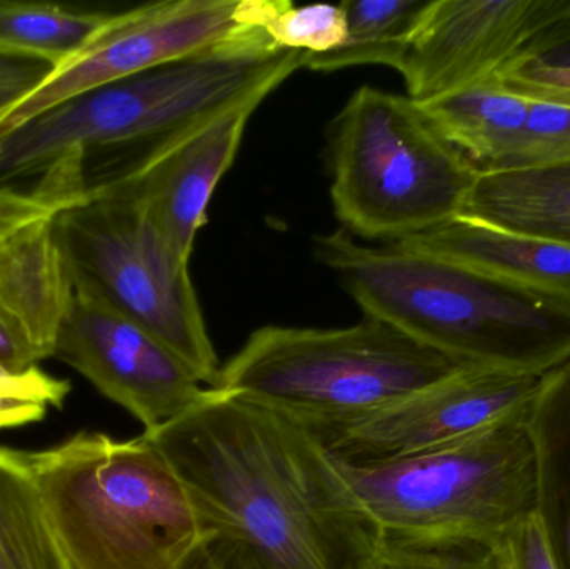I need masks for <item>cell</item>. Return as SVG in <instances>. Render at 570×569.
Returning <instances> with one entry per match:
<instances>
[{
    "instance_id": "1",
    "label": "cell",
    "mask_w": 570,
    "mask_h": 569,
    "mask_svg": "<svg viewBox=\"0 0 570 569\" xmlns=\"http://www.w3.org/2000/svg\"><path fill=\"white\" fill-rule=\"evenodd\" d=\"M144 436L249 569H365L381 543L321 438L283 414L209 387Z\"/></svg>"
},
{
    "instance_id": "10",
    "label": "cell",
    "mask_w": 570,
    "mask_h": 569,
    "mask_svg": "<svg viewBox=\"0 0 570 569\" xmlns=\"http://www.w3.org/2000/svg\"><path fill=\"white\" fill-rule=\"evenodd\" d=\"M237 7L239 0H166L112 13L72 60L0 120V139L77 94L230 39L244 27Z\"/></svg>"
},
{
    "instance_id": "5",
    "label": "cell",
    "mask_w": 570,
    "mask_h": 569,
    "mask_svg": "<svg viewBox=\"0 0 570 569\" xmlns=\"http://www.w3.org/2000/svg\"><path fill=\"white\" fill-rule=\"evenodd\" d=\"M472 366L364 316L342 330L261 327L220 367L216 390L324 438Z\"/></svg>"
},
{
    "instance_id": "27",
    "label": "cell",
    "mask_w": 570,
    "mask_h": 569,
    "mask_svg": "<svg viewBox=\"0 0 570 569\" xmlns=\"http://www.w3.org/2000/svg\"><path fill=\"white\" fill-rule=\"evenodd\" d=\"M491 550L498 569H559L535 513L505 531Z\"/></svg>"
},
{
    "instance_id": "16",
    "label": "cell",
    "mask_w": 570,
    "mask_h": 569,
    "mask_svg": "<svg viewBox=\"0 0 570 569\" xmlns=\"http://www.w3.org/2000/svg\"><path fill=\"white\" fill-rule=\"evenodd\" d=\"M535 451V517L559 569H570V361L546 374L528 414Z\"/></svg>"
},
{
    "instance_id": "17",
    "label": "cell",
    "mask_w": 570,
    "mask_h": 569,
    "mask_svg": "<svg viewBox=\"0 0 570 569\" xmlns=\"http://www.w3.org/2000/svg\"><path fill=\"white\" fill-rule=\"evenodd\" d=\"M438 133L461 150L479 173H494L521 143L529 99L494 79L472 84L419 104Z\"/></svg>"
},
{
    "instance_id": "15",
    "label": "cell",
    "mask_w": 570,
    "mask_h": 569,
    "mask_svg": "<svg viewBox=\"0 0 570 569\" xmlns=\"http://www.w3.org/2000/svg\"><path fill=\"white\" fill-rule=\"evenodd\" d=\"M402 246L570 304V244L458 216Z\"/></svg>"
},
{
    "instance_id": "30",
    "label": "cell",
    "mask_w": 570,
    "mask_h": 569,
    "mask_svg": "<svg viewBox=\"0 0 570 569\" xmlns=\"http://www.w3.org/2000/svg\"><path fill=\"white\" fill-rule=\"evenodd\" d=\"M518 59L532 60L539 66L570 69V7L554 22L544 27Z\"/></svg>"
},
{
    "instance_id": "29",
    "label": "cell",
    "mask_w": 570,
    "mask_h": 569,
    "mask_svg": "<svg viewBox=\"0 0 570 569\" xmlns=\"http://www.w3.org/2000/svg\"><path fill=\"white\" fill-rule=\"evenodd\" d=\"M63 209L39 193L20 194L9 187H0V244L17 230L36 220L46 219Z\"/></svg>"
},
{
    "instance_id": "9",
    "label": "cell",
    "mask_w": 570,
    "mask_h": 569,
    "mask_svg": "<svg viewBox=\"0 0 570 569\" xmlns=\"http://www.w3.org/2000/svg\"><path fill=\"white\" fill-rule=\"evenodd\" d=\"M72 276V301L52 357L132 414L144 431L166 426L196 406L209 390L196 371L82 277Z\"/></svg>"
},
{
    "instance_id": "6",
    "label": "cell",
    "mask_w": 570,
    "mask_h": 569,
    "mask_svg": "<svg viewBox=\"0 0 570 569\" xmlns=\"http://www.w3.org/2000/svg\"><path fill=\"white\" fill-rule=\"evenodd\" d=\"M529 410L412 457L375 463L331 457L381 538L492 547L535 511Z\"/></svg>"
},
{
    "instance_id": "7",
    "label": "cell",
    "mask_w": 570,
    "mask_h": 569,
    "mask_svg": "<svg viewBox=\"0 0 570 569\" xmlns=\"http://www.w3.org/2000/svg\"><path fill=\"white\" fill-rule=\"evenodd\" d=\"M331 197L347 233L401 243L461 216L478 167L409 96L362 86L328 130Z\"/></svg>"
},
{
    "instance_id": "25",
    "label": "cell",
    "mask_w": 570,
    "mask_h": 569,
    "mask_svg": "<svg viewBox=\"0 0 570 569\" xmlns=\"http://www.w3.org/2000/svg\"><path fill=\"white\" fill-rule=\"evenodd\" d=\"M70 393L69 381L39 370L0 377V430L39 423L50 408H60Z\"/></svg>"
},
{
    "instance_id": "28",
    "label": "cell",
    "mask_w": 570,
    "mask_h": 569,
    "mask_svg": "<svg viewBox=\"0 0 570 569\" xmlns=\"http://www.w3.org/2000/svg\"><path fill=\"white\" fill-rule=\"evenodd\" d=\"M56 69L49 60L0 52V120L39 89Z\"/></svg>"
},
{
    "instance_id": "21",
    "label": "cell",
    "mask_w": 570,
    "mask_h": 569,
    "mask_svg": "<svg viewBox=\"0 0 570 569\" xmlns=\"http://www.w3.org/2000/svg\"><path fill=\"white\" fill-rule=\"evenodd\" d=\"M110 19L112 13L82 12L57 3L0 0V52L49 60L59 69Z\"/></svg>"
},
{
    "instance_id": "8",
    "label": "cell",
    "mask_w": 570,
    "mask_h": 569,
    "mask_svg": "<svg viewBox=\"0 0 570 569\" xmlns=\"http://www.w3.org/2000/svg\"><path fill=\"white\" fill-rule=\"evenodd\" d=\"M53 229L76 276L159 337L216 390L223 366L207 333L189 261L166 243L139 207L86 189L82 199L53 216Z\"/></svg>"
},
{
    "instance_id": "31",
    "label": "cell",
    "mask_w": 570,
    "mask_h": 569,
    "mask_svg": "<svg viewBox=\"0 0 570 569\" xmlns=\"http://www.w3.org/2000/svg\"><path fill=\"white\" fill-rule=\"evenodd\" d=\"M179 569H249L229 545L210 537L204 541Z\"/></svg>"
},
{
    "instance_id": "14",
    "label": "cell",
    "mask_w": 570,
    "mask_h": 569,
    "mask_svg": "<svg viewBox=\"0 0 570 569\" xmlns=\"http://www.w3.org/2000/svg\"><path fill=\"white\" fill-rule=\"evenodd\" d=\"M53 216L0 244V364L13 374L52 357L72 301V269L57 241Z\"/></svg>"
},
{
    "instance_id": "24",
    "label": "cell",
    "mask_w": 570,
    "mask_h": 569,
    "mask_svg": "<svg viewBox=\"0 0 570 569\" xmlns=\"http://www.w3.org/2000/svg\"><path fill=\"white\" fill-rule=\"evenodd\" d=\"M365 569H498L491 547L472 541H394L381 538Z\"/></svg>"
},
{
    "instance_id": "4",
    "label": "cell",
    "mask_w": 570,
    "mask_h": 569,
    "mask_svg": "<svg viewBox=\"0 0 570 569\" xmlns=\"http://www.w3.org/2000/svg\"><path fill=\"white\" fill-rule=\"evenodd\" d=\"M27 460L70 569H179L210 538L144 434L79 433Z\"/></svg>"
},
{
    "instance_id": "12",
    "label": "cell",
    "mask_w": 570,
    "mask_h": 569,
    "mask_svg": "<svg viewBox=\"0 0 570 569\" xmlns=\"http://www.w3.org/2000/svg\"><path fill=\"white\" fill-rule=\"evenodd\" d=\"M570 0H431L399 72L417 104L492 79Z\"/></svg>"
},
{
    "instance_id": "2",
    "label": "cell",
    "mask_w": 570,
    "mask_h": 569,
    "mask_svg": "<svg viewBox=\"0 0 570 569\" xmlns=\"http://www.w3.org/2000/svg\"><path fill=\"white\" fill-rule=\"evenodd\" d=\"M315 256L364 316L474 366L544 374L570 361V304L402 244L362 246L347 230L317 237Z\"/></svg>"
},
{
    "instance_id": "19",
    "label": "cell",
    "mask_w": 570,
    "mask_h": 569,
    "mask_svg": "<svg viewBox=\"0 0 570 569\" xmlns=\"http://www.w3.org/2000/svg\"><path fill=\"white\" fill-rule=\"evenodd\" d=\"M0 569H70L26 453L0 448Z\"/></svg>"
},
{
    "instance_id": "26",
    "label": "cell",
    "mask_w": 570,
    "mask_h": 569,
    "mask_svg": "<svg viewBox=\"0 0 570 569\" xmlns=\"http://www.w3.org/2000/svg\"><path fill=\"white\" fill-rule=\"evenodd\" d=\"M492 79L528 99L570 107L568 67H546L532 60L515 59Z\"/></svg>"
},
{
    "instance_id": "11",
    "label": "cell",
    "mask_w": 570,
    "mask_h": 569,
    "mask_svg": "<svg viewBox=\"0 0 570 569\" xmlns=\"http://www.w3.org/2000/svg\"><path fill=\"white\" fill-rule=\"evenodd\" d=\"M544 376L468 367L321 441L332 457L348 463L412 457L524 413Z\"/></svg>"
},
{
    "instance_id": "22",
    "label": "cell",
    "mask_w": 570,
    "mask_h": 569,
    "mask_svg": "<svg viewBox=\"0 0 570 569\" xmlns=\"http://www.w3.org/2000/svg\"><path fill=\"white\" fill-rule=\"evenodd\" d=\"M237 16L246 26L264 30L279 49L322 53L345 39L342 3L294 7L287 0H239Z\"/></svg>"
},
{
    "instance_id": "18",
    "label": "cell",
    "mask_w": 570,
    "mask_h": 569,
    "mask_svg": "<svg viewBox=\"0 0 570 569\" xmlns=\"http://www.w3.org/2000/svg\"><path fill=\"white\" fill-rule=\"evenodd\" d=\"M461 216L570 244V166L481 174Z\"/></svg>"
},
{
    "instance_id": "13",
    "label": "cell",
    "mask_w": 570,
    "mask_h": 569,
    "mask_svg": "<svg viewBox=\"0 0 570 569\" xmlns=\"http://www.w3.org/2000/svg\"><path fill=\"white\" fill-rule=\"evenodd\" d=\"M266 97H250L194 124L129 169L87 190L139 207L166 243L190 261L214 190L233 166L247 122Z\"/></svg>"
},
{
    "instance_id": "20",
    "label": "cell",
    "mask_w": 570,
    "mask_h": 569,
    "mask_svg": "<svg viewBox=\"0 0 570 569\" xmlns=\"http://www.w3.org/2000/svg\"><path fill=\"white\" fill-rule=\"evenodd\" d=\"M431 0H347L345 39L328 52H305L304 67L318 72L382 63L399 70L409 39Z\"/></svg>"
},
{
    "instance_id": "23",
    "label": "cell",
    "mask_w": 570,
    "mask_h": 569,
    "mask_svg": "<svg viewBox=\"0 0 570 569\" xmlns=\"http://www.w3.org/2000/svg\"><path fill=\"white\" fill-rule=\"evenodd\" d=\"M564 166H570V107L529 99L528 120L521 143L499 164L494 173Z\"/></svg>"
},
{
    "instance_id": "3",
    "label": "cell",
    "mask_w": 570,
    "mask_h": 569,
    "mask_svg": "<svg viewBox=\"0 0 570 569\" xmlns=\"http://www.w3.org/2000/svg\"><path fill=\"white\" fill-rule=\"evenodd\" d=\"M304 60L302 50L279 49L264 30L244 26L210 49L77 94L27 120L0 139V183L56 167L83 170L89 153L104 147L146 144L150 153L220 110L271 96Z\"/></svg>"
}]
</instances>
